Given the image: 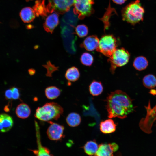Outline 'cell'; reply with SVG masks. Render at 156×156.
Here are the masks:
<instances>
[{
    "mask_svg": "<svg viewBox=\"0 0 156 156\" xmlns=\"http://www.w3.org/2000/svg\"><path fill=\"white\" fill-rule=\"evenodd\" d=\"M108 117L123 119L134 110L132 100L125 92L120 90L112 92L106 99Z\"/></svg>",
    "mask_w": 156,
    "mask_h": 156,
    "instance_id": "cell-1",
    "label": "cell"
},
{
    "mask_svg": "<svg viewBox=\"0 0 156 156\" xmlns=\"http://www.w3.org/2000/svg\"><path fill=\"white\" fill-rule=\"evenodd\" d=\"M63 109L57 103L54 102L47 103L36 110L35 117L43 121H49L52 120H57L63 113Z\"/></svg>",
    "mask_w": 156,
    "mask_h": 156,
    "instance_id": "cell-2",
    "label": "cell"
},
{
    "mask_svg": "<svg viewBox=\"0 0 156 156\" xmlns=\"http://www.w3.org/2000/svg\"><path fill=\"white\" fill-rule=\"evenodd\" d=\"M144 12L140 0H136L124 8L122 12V19L124 21L134 25L143 20Z\"/></svg>",
    "mask_w": 156,
    "mask_h": 156,
    "instance_id": "cell-3",
    "label": "cell"
},
{
    "mask_svg": "<svg viewBox=\"0 0 156 156\" xmlns=\"http://www.w3.org/2000/svg\"><path fill=\"white\" fill-rule=\"evenodd\" d=\"M118 44V40L113 35L105 34L99 40L96 51L109 58L116 49Z\"/></svg>",
    "mask_w": 156,
    "mask_h": 156,
    "instance_id": "cell-4",
    "label": "cell"
},
{
    "mask_svg": "<svg viewBox=\"0 0 156 156\" xmlns=\"http://www.w3.org/2000/svg\"><path fill=\"white\" fill-rule=\"evenodd\" d=\"M130 57L129 53L124 48L116 49L108 59L110 64V69L112 73H114L117 67H122L127 64Z\"/></svg>",
    "mask_w": 156,
    "mask_h": 156,
    "instance_id": "cell-5",
    "label": "cell"
},
{
    "mask_svg": "<svg viewBox=\"0 0 156 156\" xmlns=\"http://www.w3.org/2000/svg\"><path fill=\"white\" fill-rule=\"evenodd\" d=\"M75 0H48L46 6L48 13L55 12L63 14L68 12L74 4Z\"/></svg>",
    "mask_w": 156,
    "mask_h": 156,
    "instance_id": "cell-6",
    "label": "cell"
},
{
    "mask_svg": "<svg viewBox=\"0 0 156 156\" xmlns=\"http://www.w3.org/2000/svg\"><path fill=\"white\" fill-rule=\"evenodd\" d=\"M93 3V0H75L73 12L80 16H88L92 12Z\"/></svg>",
    "mask_w": 156,
    "mask_h": 156,
    "instance_id": "cell-7",
    "label": "cell"
},
{
    "mask_svg": "<svg viewBox=\"0 0 156 156\" xmlns=\"http://www.w3.org/2000/svg\"><path fill=\"white\" fill-rule=\"evenodd\" d=\"M50 125L47 129V133L48 138L51 140L58 141L64 137V127L51 121L48 122Z\"/></svg>",
    "mask_w": 156,
    "mask_h": 156,
    "instance_id": "cell-8",
    "label": "cell"
},
{
    "mask_svg": "<svg viewBox=\"0 0 156 156\" xmlns=\"http://www.w3.org/2000/svg\"><path fill=\"white\" fill-rule=\"evenodd\" d=\"M59 23V14L54 12L47 17L43 24V27L47 32L52 34Z\"/></svg>",
    "mask_w": 156,
    "mask_h": 156,
    "instance_id": "cell-9",
    "label": "cell"
},
{
    "mask_svg": "<svg viewBox=\"0 0 156 156\" xmlns=\"http://www.w3.org/2000/svg\"><path fill=\"white\" fill-rule=\"evenodd\" d=\"M99 39L95 35H90L86 37L80 44V47L88 51H92L97 48Z\"/></svg>",
    "mask_w": 156,
    "mask_h": 156,
    "instance_id": "cell-10",
    "label": "cell"
},
{
    "mask_svg": "<svg viewBox=\"0 0 156 156\" xmlns=\"http://www.w3.org/2000/svg\"><path fill=\"white\" fill-rule=\"evenodd\" d=\"M13 125V120L11 116L5 114H0V132H5L9 131Z\"/></svg>",
    "mask_w": 156,
    "mask_h": 156,
    "instance_id": "cell-11",
    "label": "cell"
},
{
    "mask_svg": "<svg viewBox=\"0 0 156 156\" xmlns=\"http://www.w3.org/2000/svg\"><path fill=\"white\" fill-rule=\"evenodd\" d=\"M35 125L37 142L39 146L38 149L33 151V152L36 155V156H53L50 154V151L48 148L41 145L40 144L39 127L38 124H36Z\"/></svg>",
    "mask_w": 156,
    "mask_h": 156,
    "instance_id": "cell-12",
    "label": "cell"
},
{
    "mask_svg": "<svg viewBox=\"0 0 156 156\" xmlns=\"http://www.w3.org/2000/svg\"><path fill=\"white\" fill-rule=\"evenodd\" d=\"M20 16L22 20L24 23H29L34 20L36 15L33 8L30 7H25L21 10Z\"/></svg>",
    "mask_w": 156,
    "mask_h": 156,
    "instance_id": "cell-13",
    "label": "cell"
},
{
    "mask_svg": "<svg viewBox=\"0 0 156 156\" xmlns=\"http://www.w3.org/2000/svg\"><path fill=\"white\" fill-rule=\"evenodd\" d=\"M114 151L113 143H102L99 145L95 156H113Z\"/></svg>",
    "mask_w": 156,
    "mask_h": 156,
    "instance_id": "cell-14",
    "label": "cell"
},
{
    "mask_svg": "<svg viewBox=\"0 0 156 156\" xmlns=\"http://www.w3.org/2000/svg\"><path fill=\"white\" fill-rule=\"evenodd\" d=\"M101 131L104 134H109L114 132L116 129V125L110 119L101 121L99 125Z\"/></svg>",
    "mask_w": 156,
    "mask_h": 156,
    "instance_id": "cell-15",
    "label": "cell"
},
{
    "mask_svg": "<svg viewBox=\"0 0 156 156\" xmlns=\"http://www.w3.org/2000/svg\"><path fill=\"white\" fill-rule=\"evenodd\" d=\"M15 112L18 117L22 119H25L30 116L31 110L27 104L22 103L18 105Z\"/></svg>",
    "mask_w": 156,
    "mask_h": 156,
    "instance_id": "cell-16",
    "label": "cell"
},
{
    "mask_svg": "<svg viewBox=\"0 0 156 156\" xmlns=\"http://www.w3.org/2000/svg\"><path fill=\"white\" fill-rule=\"evenodd\" d=\"M65 76L67 80L74 82L79 79L80 76V73L77 68L73 66L67 70Z\"/></svg>",
    "mask_w": 156,
    "mask_h": 156,
    "instance_id": "cell-17",
    "label": "cell"
},
{
    "mask_svg": "<svg viewBox=\"0 0 156 156\" xmlns=\"http://www.w3.org/2000/svg\"><path fill=\"white\" fill-rule=\"evenodd\" d=\"M103 87L101 83L93 80L89 86V91L90 94L93 96L100 95L103 90Z\"/></svg>",
    "mask_w": 156,
    "mask_h": 156,
    "instance_id": "cell-18",
    "label": "cell"
},
{
    "mask_svg": "<svg viewBox=\"0 0 156 156\" xmlns=\"http://www.w3.org/2000/svg\"><path fill=\"white\" fill-rule=\"evenodd\" d=\"M99 145L95 140L88 141L85 144L84 149L85 153L89 156L95 155L98 148Z\"/></svg>",
    "mask_w": 156,
    "mask_h": 156,
    "instance_id": "cell-19",
    "label": "cell"
},
{
    "mask_svg": "<svg viewBox=\"0 0 156 156\" xmlns=\"http://www.w3.org/2000/svg\"><path fill=\"white\" fill-rule=\"evenodd\" d=\"M66 121L70 126L74 127L78 126L81 121V116L78 114L71 112L69 114L66 118Z\"/></svg>",
    "mask_w": 156,
    "mask_h": 156,
    "instance_id": "cell-20",
    "label": "cell"
},
{
    "mask_svg": "<svg viewBox=\"0 0 156 156\" xmlns=\"http://www.w3.org/2000/svg\"><path fill=\"white\" fill-rule=\"evenodd\" d=\"M45 0H38L35 2V4L33 7L36 16L41 15L42 16H45L47 15V12L46 6L45 5Z\"/></svg>",
    "mask_w": 156,
    "mask_h": 156,
    "instance_id": "cell-21",
    "label": "cell"
},
{
    "mask_svg": "<svg viewBox=\"0 0 156 156\" xmlns=\"http://www.w3.org/2000/svg\"><path fill=\"white\" fill-rule=\"evenodd\" d=\"M133 66L137 70L141 71L145 69L148 65V62L146 58L143 56L136 57L133 62Z\"/></svg>",
    "mask_w": 156,
    "mask_h": 156,
    "instance_id": "cell-22",
    "label": "cell"
},
{
    "mask_svg": "<svg viewBox=\"0 0 156 156\" xmlns=\"http://www.w3.org/2000/svg\"><path fill=\"white\" fill-rule=\"evenodd\" d=\"M61 90L55 86H51L47 87L45 89L46 97L49 99L53 100L57 98L60 95Z\"/></svg>",
    "mask_w": 156,
    "mask_h": 156,
    "instance_id": "cell-23",
    "label": "cell"
},
{
    "mask_svg": "<svg viewBox=\"0 0 156 156\" xmlns=\"http://www.w3.org/2000/svg\"><path fill=\"white\" fill-rule=\"evenodd\" d=\"M144 85L148 88H152L156 86V77L152 74L145 76L143 79Z\"/></svg>",
    "mask_w": 156,
    "mask_h": 156,
    "instance_id": "cell-24",
    "label": "cell"
},
{
    "mask_svg": "<svg viewBox=\"0 0 156 156\" xmlns=\"http://www.w3.org/2000/svg\"><path fill=\"white\" fill-rule=\"evenodd\" d=\"M93 56L88 52H84L82 54L80 58V61L83 65L86 66H90L93 63Z\"/></svg>",
    "mask_w": 156,
    "mask_h": 156,
    "instance_id": "cell-25",
    "label": "cell"
},
{
    "mask_svg": "<svg viewBox=\"0 0 156 156\" xmlns=\"http://www.w3.org/2000/svg\"><path fill=\"white\" fill-rule=\"evenodd\" d=\"M75 32L80 38H83L86 36L88 33V27L85 25L81 24L77 25L75 28Z\"/></svg>",
    "mask_w": 156,
    "mask_h": 156,
    "instance_id": "cell-26",
    "label": "cell"
},
{
    "mask_svg": "<svg viewBox=\"0 0 156 156\" xmlns=\"http://www.w3.org/2000/svg\"><path fill=\"white\" fill-rule=\"evenodd\" d=\"M43 66L47 69V72L46 75L49 77H51L53 73L58 69V67L52 64L49 61L47 62L46 65H43Z\"/></svg>",
    "mask_w": 156,
    "mask_h": 156,
    "instance_id": "cell-27",
    "label": "cell"
},
{
    "mask_svg": "<svg viewBox=\"0 0 156 156\" xmlns=\"http://www.w3.org/2000/svg\"><path fill=\"white\" fill-rule=\"evenodd\" d=\"M11 89L12 91V99L14 100L18 99L20 96L18 89L15 87H13Z\"/></svg>",
    "mask_w": 156,
    "mask_h": 156,
    "instance_id": "cell-28",
    "label": "cell"
},
{
    "mask_svg": "<svg viewBox=\"0 0 156 156\" xmlns=\"http://www.w3.org/2000/svg\"><path fill=\"white\" fill-rule=\"evenodd\" d=\"M5 95L7 99H12V91L11 88L5 91Z\"/></svg>",
    "mask_w": 156,
    "mask_h": 156,
    "instance_id": "cell-29",
    "label": "cell"
},
{
    "mask_svg": "<svg viewBox=\"0 0 156 156\" xmlns=\"http://www.w3.org/2000/svg\"><path fill=\"white\" fill-rule=\"evenodd\" d=\"M115 3L121 5L123 4L127 0H112Z\"/></svg>",
    "mask_w": 156,
    "mask_h": 156,
    "instance_id": "cell-30",
    "label": "cell"
},
{
    "mask_svg": "<svg viewBox=\"0 0 156 156\" xmlns=\"http://www.w3.org/2000/svg\"><path fill=\"white\" fill-rule=\"evenodd\" d=\"M28 71L29 74L31 75H34L35 72V70L32 69H29Z\"/></svg>",
    "mask_w": 156,
    "mask_h": 156,
    "instance_id": "cell-31",
    "label": "cell"
},
{
    "mask_svg": "<svg viewBox=\"0 0 156 156\" xmlns=\"http://www.w3.org/2000/svg\"><path fill=\"white\" fill-rule=\"evenodd\" d=\"M150 92L153 94H156V91L155 90H152L150 91Z\"/></svg>",
    "mask_w": 156,
    "mask_h": 156,
    "instance_id": "cell-32",
    "label": "cell"
},
{
    "mask_svg": "<svg viewBox=\"0 0 156 156\" xmlns=\"http://www.w3.org/2000/svg\"><path fill=\"white\" fill-rule=\"evenodd\" d=\"M26 1H31L32 0H25Z\"/></svg>",
    "mask_w": 156,
    "mask_h": 156,
    "instance_id": "cell-33",
    "label": "cell"
}]
</instances>
